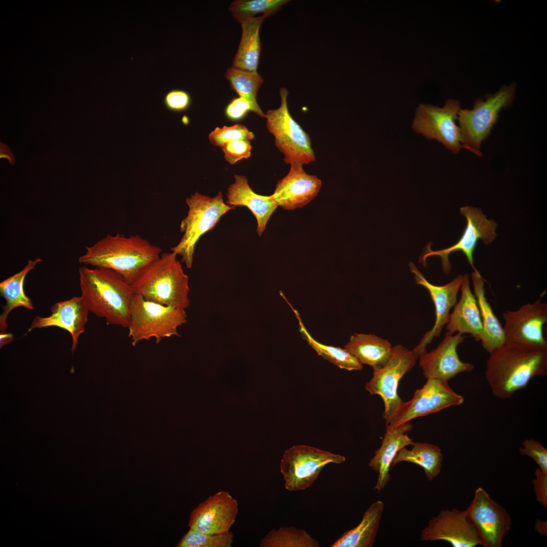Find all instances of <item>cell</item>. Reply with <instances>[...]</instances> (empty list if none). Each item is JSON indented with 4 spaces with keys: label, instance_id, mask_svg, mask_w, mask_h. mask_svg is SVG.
Here are the masks:
<instances>
[{
    "label": "cell",
    "instance_id": "cell-1",
    "mask_svg": "<svg viewBox=\"0 0 547 547\" xmlns=\"http://www.w3.org/2000/svg\"><path fill=\"white\" fill-rule=\"evenodd\" d=\"M489 354L485 376L497 398H510L534 377L547 374V347L505 342Z\"/></svg>",
    "mask_w": 547,
    "mask_h": 547
},
{
    "label": "cell",
    "instance_id": "cell-2",
    "mask_svg": "<svg viewBox=\"0 0 547 547\" xmlns=\"http://www.w3.org/2000/svg\"><path fill=\"white\" fill-rule=\"evenodd\" d=\"M79 274L81 296L90 312L108 324L127 328L135 294L131 284L108 268L83 266Z\"/></svg>",
    "mask_w": 547,
    "mask_h": 547
},
{
    "label": "cell",
    "instance_id": "cell-3",
    "mask_svg": "<svg viewBox=\"0 0 547 547\" xmlns=\"http://www.w3.org/2000/svg\"><path fill=\"white\" fill-rule=\"evenodd\" d=\"M85 248L80 263L112 269L130 284L162 253L160 247L138 235L108 234Z\"/></svg>",
    "mask_w": 547,
    "mask_h": 547
},
{
    "label": "cell",
    "instance_id": "cell-4",
    "mask_svg": "<svg viewBox=\"0 0 547 547\" xmlns=\"http://www.w3.org/2000/svg\"><path fill=\"white\" fill-rule=\"evenodd\" d=\"M177 257L172 251L162 253L131 284L135 293L161 304L186 308L189 279Z\"/></svg>",
    "mask_w": 547,
    "mask_h": 547
},
{
    "label": "cell",
    "instance_id": "cell-5",
    "mask_svg": "<svg viewBox=\"0 0 547 547\" xmlns=\"http://www.w3.org/2000/svg\"><path fill=\"white\" fill-rule=\"evenodd\" d=\"M185 309L161 304L135 294L127 327L132 344L135 346L152 338L158 343L165 338L180 336L178 328L187 322Z\"/></svg>",
    "mask_w": 547,
    "mask_h": 547
},
{
    "label": "cell",
    "instance_id": "cell-6",
    "mask_svg": "<svg viewBox=\"0 0 547 547\" xmlns=\"http://www.w3.org/2000/svg\"><path fill=\"white\" fill-rule=\"evenodd\" d=\"M516 84L504 85L495 93L477 99L470 109L461 108L458 113L462 144L472 152L482 156L481 146L496 123L502 109L513 104Z\"/></svg>",
    "mask_w": 547,
    "mask_h": 547
},
{
    "label": "cell",
    "instance_id": "cell-7",
    "mask_svg": "<svg viewBox=\"0 0 547 547\" xmlns=\"http://www.w3.org/2000/svg\"><path fill=\"white\" fill-rule=\"evenodd\" d=\"M188 207L187 216L182 220L180 230L183 235L171 251L181 257L187 268L192 267L196 244L205 233L213 229L220 218L234 209L224 203L223 196L219 192L213 198L196 192L185 199Z\"/></svg>",
    "mask_w": 547,
    "mask_h": 547
},
{
    "label": "cell",
    "instance_id": "cell-8",
    "mask_svg": "<svg viewBox=\"0 0 547 547\" xmlns=\"http://www.w3.org/2000/svg\"><path fill=\"white\" fill-rule=\"evenodd\" d=\"M279 93L280 106L268 110L265 118L267 129L274 136L276 146L283 154L286 164L298 163L303 165L315 161L309 135L290 113L288 91L282 87Z\"/></svg>",
    "mask_w": 547,
    "mask_h": 547
},
{
    "label": "cell",
    "instance_id": "cell-9",
    "mask_svg": "<svg viewBox=\"0 0 547 547\" xmlns=\"http://www.w3.org/2000/svg\"><path fill=\"white\" fill-rule=\"evenodd\" d=\"M418 357L413 351L399 344L392 347L391 355L381 368L373 370L372 378L365 388L371 395H378L383 400V417L386 425L397 415L404 401L399 396L400 379L415 366Z\"/></svg>",
    "mask_w": 547,
    "mask_h": 547
},
{
    "label": "cell",
    "instance_id": "cell-10",
    "mask_svg": "<svg viewBox=\"0 0 547 547\" xmlns=\"http://www.w3.org/2000/svg\"><path fill=\"white\" fill-rule=\"evenodd\" d=\"M345 460L340 454L308 445H294L285 452L281 461L284 486L290 491L305 490L311 486L325 466Z\"/></svg>",
    "mask_w": 547,
    "mask_h": 547
},
{
    "label": "cell",
    "instance_id": "cell-11",
    "mask_svg": "<svg viewBox=\"0 0 547 547\" xmlns=\"http://www.w3.org/2000/svg\"><path fill=\"white\" fill-rule=\"evenodd\" d=\"M460 109L459 101L454 99H447L443 107L420 104L416 110L412 128L416 133L437 140L456 154L465 149L456 123Z\"/></svg>",
    "mask_w": 547,
    "mask_h": 547
},
{
    "label": "cell",
    "instance_id": "cell-12",
    "mask_svg": "<svg viewBox=\"0 0 547 547\" xmlns=\"http://www.w3.org/2000/svg\"><path fill=\"white\" fill-rule=\"evenodd\" d=\"M460 213L466 219V227L460 239L456 244L442 250L433 251L429 245L427 246L419 259L424 266L427 258L439 256L442 260L444 272L448 274L451 268L449 255L453 252L461 251L466 256L474 270L477 269L474 265L473 253L477 242L480 239L485 244L492 242L496 236L495 229L497 225L493 220L487 219L482 210L478 208L461 207Z\"/></svg>",
    "mask_w": 547,
    "mask_h": 547
},
{
    "label": "cell",
    "instance_id": "cell-13",
    "mask_svg": "<svg viewBox=\"0 0 547 547\" xmlns=\"http://www.w3.org/2000/svg\"><path fill=\"white\" fill-rule=\"evenodd\" d=\"M484 547H501L503 537L510 530L511 518L501 505L494 501L482 487L478 488L465 510Z\"/></svg>",
    "mask_w": 547,
    "mask_h": 547
},
{
    "label": "cell",
    "instance_id": "cell-14",
    "mask_svg": "<svg viewBox=\"0 0 547 547\" xmlns=\"http://www.w3.org/2000/svg\"><path fill=\"white\" fill-rule=\"evenodd\" d=\"M427 379L423 386L415 391L411 400L403 402L397 415L388 425H401L416 417L463 403V397L453 390L448 381L437 378Z\"/></svg>",
    "mask_w": 547,
    "mask_h": 547
},
{
    "label": "cell",
    "instance_id": "cell-15",
    "mask_svg": "<svg viewBox=\"0 0 547 547\" xmlns=\"http://www.w3.org/2000/svg\"><path fill=\"white\" fill-rule=\"evenodd\" d=\"M505 342L547 347L543 325L547 322V304L540 299L502 314Z\"/></svg>",
    "mask_w": 547,
    "mask_h": 547
},
{
    "label": "cell",
    "instance_id": "cell-16",
    "mask_svg": "<svg viewBox=\"0 0 547 547\" xmlns=\"http://www.w3.org/2000/svg\"><path fill=\"white\" fill-rule=\"evenodd\" d=\"M422 541L443 540L454 547L482 545L477 532L464 511L442 510L433 517L421 532Z\"/></svg>",
    "mask_w": 547,
    "mask_h": 547
},
{
    "label": "cell",
    "instance_id": "cell-17",
    "mask_svg": "<svg viewBox=\"0 0 547 547\" xmlns=\"http://www.w3.org/2000/svg\"><path fill=\"white\" fill-rule=\"evenodd\" d=\"M409 265L416 284L423 286L428 291L435 308L436 319L433 327L423 335L420 342L413 349V351L419 358L427 352L426 348L427 345L434 338L440 336L443 327L447 324L450 309L456 303L463 275H458L446 284L437 286L429 282L413 262H410Z\"/></svg>",
    "mask_w": 547,
    "mask_h": 547
},
{
    "label": "cell",
    "instance_id": "cell-18",
    "mask_svg": "<svg viewBox=\"0 0 547 547\" xmlns=\"http://www.w3.org/2000/svg\"><path fill=\"white\" fill-rule=\"evenodd\" d=\"M238 504L227 492L221 491L200 503L190 515V529L204 533L227 532L234 524Z\"/></svg>",
    "mask_w": 547,
    "mask_h": 547
},
{
    "label": "cell",
    "instance_id": "cell-19",
    "mask_svg": "<svg viewBox=\"0 0 547 547\" xmlns=\"http://www.w3.org/2000/svg\"><path fill=\"white\" fill-rule=\"evenodd\" d=\"M465 338L459 333L453 335L447 331L435 349L420 356L419 366L424 377L448 381L459 373L473 371L474 365L460 360L457 352V346Z\"/></svg>",
    "mask_w": 547,
    "mask_h": 547
},
{
    "label": "cell",
    "instance_id": "cell-20",
    "mask_svg": "<svg viewBox=\"0 0 547 547\" xmlns=\"http://www.w3.org/2000/svg\"><path fill=\"white\" fill-rule=\"evenodd\" d=\"M289 173L279 180L271 196L278 206L292 210L305 206L318 194L322 181L316 176L306 173L303 165H290Z\"/></svg>",
    "mask_w": 547,
    "mask_h": 547
},
{
    "label": "cell",
    "instance_id": "cell-21",
    "mask_svg": "<svg viewBox=\"0 0 547 547\" xmlns=\"http://www.w3.org/2000/svg\"><path fill=\"white\" fill-rule=\"evenodd\" d=\"M51 314L47 317L36 316L32 320L27 332L35 329L57 327L68 331L71 336L73 354L76 348L80 336L85 332L90 312L83 299L80 296L54 304L50 308Z\"/></svg>",
    "mask_w": 547,
    "mask_h": 547
},
{
    "label": "cell",
    "instance_id": "cell-22",
    "mask_svg": "<svg viewBox=\"0 0 547 547\" xmlns=\"http://www.w3.org/2000/svg\"><path fill=\"white\" fill-rule=\"evenodd\" d=\"M412 428V425L409 422L397 426L386 425L381 446L375 451L374 456L368 463L369 466L378 474L377 482L373 488L378 493L389 481L390 465L398 452L401 448L413 444L407 434Z\"/></svg>",
    "mask_w": 547,
    "mask_h": 547
},
{
    "label": "cell",
    "instance_id": "cell-23",
    "mask_svg": "<svg viewBox=\"0 0 547 547\" xmlns=\"http://www.w3.org/2000/svg\"><path fill=\"white\" fill-rule=\"evenodd\" d=\"M234 177V182L228 188L226 204L230 206L247 207L257 220L256 231L260 236L278 205L271 195L261 196L254 192L245 176L235 174Z\"/></svg>",
    "mask_w": 547,
    "mask_h": 547
},
{
    "label": "cell",
    "instance_id": "cell-24",
    "mask_svg": "<svg viewBox=\"0 0 547 547\" xmlns=\"http://www.w3.org/2000/svg\"><path fill=\"white\" fill-rule=\"evenodd\" d=\"M461 297L454 306L446 324V330L451 334H468L476 341H480L483 332L480 312L475 294L471 291L469 276L463 275Z\"/></svg>",
    "mask_w": 547,
    "mask_h": 547
},
{
    "label": "cell",
    "instance_id": "cell-25",
    "mask_svg": "<svg viewBox=\"0 0 547 547\" xmlns=\"http://www.w3.org/2000/svg\"><path fill=\"white\" fill-rule=\"evenodd\" d=\"M472 279L483 325L480 341L484 348L489 353L505 343L503 328L486 298L484 280L477 269L472 273Z\"/></svg>",
    "mask_w": 547,
    "mask_h": 547
},
{
    "label": "cell",
    "instance_id": "cell-26",
    "mask_svg": "<svg viewBox=\"0 0 547 547\" xmlns=\"http://www.w3.org/2000/svg\"><path fill=\"white\" fill-rule=\"evenodd\" d=\"M268 17L261 15L250 17L240 22L242 37L232 61V67L241 69L257 71L261 52L259 30L264 20Z\"/></svg>",
    "mask_w": 547,
    "mask_h": 547
},
{
    "label": "cell",
    "instance_id": "cell-27",
    "mask_svg": "<svg viewBox=\"0 0 547 547\" xmlns=\"http://www.w3.org/2000/svg\"><path fill=\"white\" fill-rule=\"evenodd\" d=\"M43 261L41 258L29 259L22 269L0 283V293L6 300L3 312L0 316L1 331L7 329V318L13 309L18 307H23L29 310L33 309L31 299L25 293L24 282L29 272Z\"/></svg>",
    "mask_w": 547,
    "mask_h": 547
},
{
    "label": "cell",
    "instance_id": "cell-28",
    "mask_svg": "<svg viewBox=\"0 0 547 547\" xmlns=\"http://www.w3.org/2000/svg\"><path fill=\"white\" fill-rule=\"evenodd\" d=\"M344 348L362 364L371 366L373 370L381 368L392 353L390 343L372 334L354 333Z\"/></svg>",
    "mask_w": 547,
    "mask_h": 547
},
{
    "label": "cell",
    "instance_id": "cell-29",
    "mask_svg": "<svg viewBox=\"0 0 547 547\" xmlns=\"http://www.w3.org/2000/svg\"><path fill=\"white\" fill-rule=\"evenodd\" d=\"M384 503L377 500L372 503L363 515L360 523L355 528L345 531L330 547H371L376 537Z\"/></svg>",
    "mask_w": 547,
    "mask_h": 547
},
{
    "label": "cell",
    "instance_id": "cell-30",
    "mask_svg": "<svg viewBox=\"0 0 547 547\" xmlns=\"http://www.w3.org/2000/svg\"><path fill=\"white\" fill-rule=\"evenodd\" d=\"M410 450L401 448L394 457L390 468L403 461L411 462L421 467L428 481L433 480L441 473L443 454L440 448L427 443L414 442Z\"/></svg>",
    "mask_w": 547,
    "mask_h": 547
},
{
    "label": "cell",
    "instance_id": "cell-31",
    "mask_svg": "<svg viewBox=\"0 0 547 547\" xmlns=\"http://www.w3.org/2000/svg\"><path fill=\"white\" fill-rule=\"evenodd\" d=\"M280 294L294 312L302 337L319 356L341 369L348 371H360L363 369V364L344 348L323 344L314 338L305 327L298 311L294 308L282 292Z\"/></svg>",
    "mask_w": 547,
    "mask_h": 547
},
{
    "label": "cell",
    "instance_id": "cell-32",
    "mask_svg": "<svg viewBox=\"0 0 547 547\" xmlns=\"http://www.w3.org/2000/svg\"><path fill=\"white\" fill-rule=\"evenodd\" d=\"M225 77L229 81L231 88L239 97L248 101L251 111L259 116L265 118V114L257 101V92L263 82L262 77L257 71H250L231 66L227 69Z\"/></svg>",
    "mask_w": 547,
    "mask_h": 547
},
{
    "label": "cell",
    "instance_id": "cell-33",
    "mask_svg": "<svg viewBox=\"0 0 547 547\" xmlns=\"http://www.w3.org/2000/svg\"><path fill=\"white\" fill-rule=\"evenodd\" d=\"M317 540L302 529L281 527L270 531L260 543L261 547H319Z\"/></svg>",
    "mask_w": 547,
    "mask_h": 547
},
{
    "label": "cell",
    "instance_id": "cell-34",
    "mask_svg": "<svg viewBox=\"0 0 547 547\" xmlns=\"http://www.w3.org/2000/svg\"><path fill=\"white\" fill-rule=\"evenodd\" d=\"M287 0H237L232 2L228 10L238 21L258 14L269 17L276 14L288 3Z\"/></svg>",
    "mask_w": 547,
    "mask_h": 547
},
{
    "label": "cell",
    "instance_id": "cell-35",
    "mask_svg": "<svg viewBox=\"0 0 547 547\" xmlns=\"http://www.w3.org/2000/svg\"><path fill=\"white\" fill-rule=\"evenodd\" d=\"M233 541L230 532L218 534L202 533L192 529L185 534L176 545L178 547H229Z\"/></svg>",
    "mask_w": 547,
    "mask_h": 547
},
{
    "label": "cell",
    "instance_id": "cell-36",
    "mask_svg": "<svg viewBox=\"0 0 547 547\" xmlns=\"http://www.w3.org/2000/svg\"><path fill=\"white\" fill-rule=\"evenodd\" d=\"M254 134L244 125L236 124L231 126L216 127L209 135L210 142L221 147L224 144L233 140L249 141L254 138Z\"/></svg>",
    "mask_w": 547,
    "mask_h": 547
},
{
    "label": "cell",
    "instance_id": "cell-37",
    "mask_svg": "<svg viewBox=\"0 0 547 547\" xmlns=\"http://www.w3.org/2000/svg\"><path fill=\"white\" fill-rule=\"evenodd\" d=\"M220 148L225 159L231 165L251 155L252 146L249 141L233 140L224 144Z\"/></svg>",
    "mask_w": 547,
    "mask_h": 547
},
{
    "label": "cell",
    "instance_id": "cell-38",
    "mask_svg": "<svg viewBox=\"0 0 547 547\" xmlns=\"http://www.w3.org/2000/svg\"><path fill=\"white\" fill-rule=\"evenodd\" d=\"M519 451L521 455L531 458L543 472L547 473V450L540 442L532 439H526Z\"/></svg>",
    "mask_w": 547,
    "mask_h": 547
},
{
    "label": "cell",
    "instance_id": "cell-39",
    "mask_svg": "<svg viewBox=\"0 0 547 547\" xmlns=\"http://www.w3.org/2000/svg\"><path fill=\"white\" fill-rule=\"evenodd\" d=\"M191 97L185 91L172 89L164 96L163 103L165 107L173 112H182L187 110L191 104Z\"/></svg>",
    "mask_w": 547,
    "mask_h": 547
},
{
    "label": "cell",
    "instance_id": "cell-40",
    "mask_svg": "<svg viewBox=\"0 0 547 547\" xmlns=\"http://www.w3.org/2000/svg\"><path fill=\"white\" fill-rule=\"evenodd\" d=\"M535 478L532 480L533 489L536 501L544 507H547V473L537 468L534 472Z\"/></svg>",
    "mask_w": 547,
    "mask_h": 547
},
{
    "label": "cell",
    "instance_id": "cell-41",
    "mask_svg": "<svg viewBox=\"0 0 547 547\" xmlns=\"http://www.w3.org/2000/svg\"><path fill=\"white\" fill-rule=\"evenodd\" d=\"M251 107L248 101L239 97L233 99L227 105L225 110L226 116L232 120H239L244 117Z\"/></svg>",
    "mask_w": 547,
    "mask_h": 547
},
{
    "label": "cell",
    "instance_id": "cell-42",
    "mask_svg": "<svg viewBox=\"0 0 547 547\" xmlns=\"http://www.w3.org/2000/svg\"><path fill=\"white\" fill-rule=\"evenodd\" d=\"M0 158L6 159L11 165H13L15 162V159L13 153L11 151L10 148L4 143H0Z\"/></svg>",
    "mask_w": 547,
    "mask_h": 547
},
{
    "label": "cell",
    "instance_id": "cell-43",
    "mask_svg": "<svg viewBox=\"0 0 547 547\" xmlns=\"http://www.w3.org/2000/svg\"><path fill=\"white\" fill-rule=\"evenodd\" d=\"M535 530L540 535H546L547 534V522L538 519H536L535 525Z\"/></svg>",
    "mask_w": 547,
    "mask_h": 547
},
{
    "label": "cell",
    "instance_id": "cell-44",
    "mask_svg": "<svg viewBox=\"0 0 547 547\" xmlns=\"http://www.w3.org/2000/svg\"><path fill=\"white\" fill-rule=\"evenodd\" d=\"M13 338L12 333L2 331L0 333V347L11 342Z\"/></svg>",
    "mask_w": 547,
    "mask_h": 547
}]
</instances>
